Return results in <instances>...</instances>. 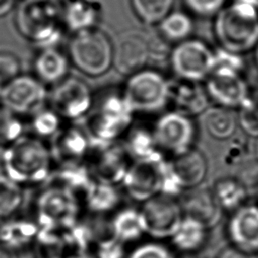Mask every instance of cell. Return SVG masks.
I'll return each instance as SVG.
<instances>
[{
	"label": "cell",
	"instance_id": "obj_7",
	"mask_svg": "<svg viewBox=\"0 0 258 258\" xmlns=\"http://www.w3.org/2000/svg\"><path fill=\"white\" fill-rule=\"evenodd\" d=\"M132 161L120 139L110 142L92 141L84 163L94 180L118 185L122 183Z\"/></svg>",
	"mask_w": 258,
	"mask_h": 258
},
{
	"label": "cell",
	"instance_id": "obj_50",
	"mask_svg": "<svg viewBox=\"0 0 258 258\" xmlns=\"http://www.w3.org/2000/svg\"><path fill=\"white\" fill-rule=\"evenodd\" d=\"M255 189H256V200H257L256 203H258V182H257V185H256Z\"/></svg>",
	"mask_w": 258,
	"mask_h": 258
},
{
	"label": "cell",
	"instance_id": "obj_49",
	"mask_svg": "<svg viewBox=\"0 0 258 258\" xmlns=\"http://www.w3.org/2000/svg\"><path fill=\"white\" fill-rule=\"evenodd\" d=\"M254 49H255V61H256V64L258 67V43H257V45Z\"/></svg>",
	"mask_w": 258,
	"mask_h": 258
},
{
	"label": "cell",
	"instance_id": "obj_40",
	"mask_svg": "<svg viewBox=\"0 0 258 258\" xmlns=\"http://www.w3.org/2000/svg\"><path fill=\"white\" fill-rule=\"evenodd\" d=\"M184 3L195 14L210 17L218 14L226 4V0H184Z\"/></svg>",
	"mask_w": 258,
	"mask_h": 258
},
{
	"label": "cell",
	"instance_id": "obj_9",
	"mask_svg": "<svg viewBox=\"0 0 258 258\" xmlns=\"http://www.w3.org/2000/svg\"><path fill=\"white\" fill-rule=\"evenodd\" d=\"M47 93L36 77L19 75L3 85L1 106L17 116L33 115L43 108Z\"/></svg>",
	"mask_w": 258,
	"mask_h": 258
},
{
	"label": "cell",
	"instance_id": "obj_21",
	"mask_svg": "<svg viewBox=\"0 0 258 258\" xmlns=\"http://www.w3.org/2000/svg\"><path fill=\"white\" fill-rule=\"evenodd\" d=\"M168 160L184 190L202 185L208 173V161L201 150L192 147Z\"/></svg>",
	"mask_w": 258,
	"mask_h": 258
},
{
	"label": "cell",
	"instance_id": "obj_42",
	"mask_svg": "<svg viewBox=\"0 0 258 258\" xmlns=\"http://www.w3.org/2000/svg\"><path fill=\"white\" fill-rule=\"evenodd\" d=\"M20 62L16 55L8 51H0V80L5 84L19 76Z\"/></svg>",
	"mask_w": 258,
	"mask_h": 258
},
{
	"label": "cell",
	"instance_id": "obj_17",
	"mask_svg": "<svg viewBox=\"0 0 258 258\" xmlns=\"http://www.w3.org/2000/svg\"><path fill=\"white\" fill-rule=\"evenodd\" d=\"M230 246L258 256V203H246L230 214L226 225Z\"/></svg>",
	"mask_w": 258,
	"mask_h": 258
},
{
	"label": "cell",
	"instance_id": "obj_18",
	"mask_svg": "<svg viewBox=\"0 0 258 258\" xmlns=\"http://www.w3.org/2000/svg\"><path fill=\"white\" fill-rule=\"evenodd\" d=\"M180 197L179 203L184 216L197 220L209 230L222 219L224 211L216 200L212 187L201 185L184 190Z\"/></svg>",
	"mask_w": 258,
	"mask_h": 258
},
{
	"label": "cell",
	"instance_id": "obj_27",
	"mask_svg": "<svg viewBox=\"0 0 258 258\" xmlns=\"http://www.w3.org/2000/svg\"><path fill=\"white\" fill-rule=\"evenodd\" d=\"M202 121L207 133L216 140H229L238 128L237 115L231 109L220 106L209 107L202 114Z\"/></svg>",
	"mask_w": 258,
	"mask_h": 258
},
{
	"label": "cell",
	"instance_id": "obj_43",
	"mask_svg": "<svg viewBox=\"0 0 258 258\" xmlns=\"http://www.w3.org/2000/svg\"><path fill=\"white\" fill-rule=\"evenodd\" d=\"M218 258H258V256L245 253L232 246H229L220 252Z\"/></svg>",
	"mask_w": 258,
	"mask_h": 258
},
{
	"label": "cell",
	"instance_id": "obj_44",
	"mask_svg": "<svg viewBox=\"0 0 258 258\" xmlns=\"http://www.w3.org/2000/svg\"><path fill=\"white\" fill-rule=\"evenodd\" d=\"M0 258H18L15 250L0 242Z\"/></svg>",
	"mask_w": 258,
	"mask_h": 258
},
{
	"label": "cell",
	"instance_id": "obj_6",
	"mask_svg": "<svg viewBox=\"0 0 258 258\" xmlns=\"http://www.w3.org/2000/svg\"><path fill=\"white\" fill-rule=\"evenodd\" d=\"M169 84L160 73L143 69L129 77L122 96L134 113L158 112L169 102Z\"/></svg>",
	"mask_w": 258,
	"mask_h": 258
},
{
	"label": "cell",
	"instance_id": "obj_36",
	"mask_svg": "<svg viewBox=\"0 0 258 258\" xmlns=\"http://www.w3.org/2000/svg\"><path fill=\"white\" fill-rule=\"evenodd\" d=\"M22 123L19 116L0 106V145H10L21 137Z\"/></svg>",
	"mask_w": 258,
	"mask_h": 258
},
{
	"label": "cell",
	"instance_id": "obj_45",
	"mask_svg": "<svg viewBox=\"0 0 258 258\" xmlns=\"http://www.w3.org/2000/svg\"><path fill=\"white\" fill-rule=\"evenodd\" d=\"M12 0H0V15L5 14L11 7Z\"/></svg>",
	"mask_w": 258,
	"mask_h": 258
},
{
	"label": "cell",
	"instance_id": "obj_26",
	"mask_svg": "<svg viewBox=\"0 0 258 258\" xmlns=\"http://www.w3.org/2000/svg\"><path fill=\"white\" fill-rule=\"evenodd\" d=\"M209 229L195 219L184 216L176 232L170 238L175 250L180 253H199L206 245Z\"/></svg>",
	"mask_w": 258,
	"mask_h": 258
},
{
	"label": "cell",
	"instance_id": "obj_12",
	"mask_svg": "<svg viewBox=\"0 0 258 258\" xmlns=\"http://www.w3.org/2000/svg\"><path fill=\"white\" fill-rule=\"evenodd\" d=\"M165 160L163 154L148 160H133L121 183L125 194L139 204L159 195Z\"/></svg>",
	"mask_w": 258,
	"mask_h": 258
},
{
	"label": "cell",
	"instance_id": "obj_22",
	"mask_svg": "<svg viewBox=\"0 0 258 258\" xmlns=\"http://www.w3.org/2000/svg\"><path fill=\"white\" fill-rule=\"evenodd\" d=\"M102 12L101 0H64L62 3L63 24L75 33L95 28Z\"/></svg>",
	"mask_w": 258,
	"mask_h": 258
},
{
	"label": "cell",
	"instance_id": "obj_30",
	"mask_svg": "<svg viewBox=\"0 0 258 258\" xmlns=\"http://www.w3.org/2000/svg\"><path fill=\"white\" fill-rule=\"evenodd\" d=\"M59 185L73 191L80 198L94 181L88 167L84 162L60 164L57 172Z\"/></svg>",
	"mask_w": 258,
	"mask_h": 258
},
{
	"label": "cell",
	"instance_id": "obj_29",
	"mask_svg": "<svg viewBox=\"0 0 258 258\" xmlns=\"http://www.w3.org/2000/svg\"><path fill=\"white\" fill-rule=\"evenodd\" d=\"M123 143L132 160H148L163 154L156 145L152 130L143 127L130 129Z\"/></svg>",
	"mask_w": 258,
	"mask_h": 258
},
{
	"label": "cell",
	"instance_id": "obj_33",
	"mask_svg": "<svg viewBox=\"0 0 258 258\" xmlns=\"http://www.w3.org/2000/svg\"><path fill=\"white\" fill-rule=\"evenodd\" d=\"M22 203V190L19 184L5 176L0 180V218L14 215Z\"/></svg>",
	"mask_w": 258,
	"mask_h": 258
},
{
	"label": "cell",
	"instance_id": "obj_32",
	"mask_svg": "<svg viewBox=\"0 0 258 258\" xmlns=\"http://www.w3.org/2000/svg\"><path fill=\"white\" fill-rule=\"evenodd\" d=\"M131 5L141 21L152 25L160 23L170 12L173 0H131Z\"/></svg>",
	"mask_w": 258,
	"mask_h": 258
},
{
	"label": "cell",
	"instance_id": "obj_1",
	"mask_svg": "<svg viewBox=\"0 0 258 258\" xmlns=\"http://www.w3.org/2000/svg\"><path fill=\"white\" fill-rule=\"evenodd\" d=\"M214 33L221 47L242 54L258 43V0H230L215 16Z\"/></svg>",
	"mask_w": 258,
	"mask_h": 258
},
{
	"label": "cell",
	"instance_id": "obj_51",
	"mask_svg": "<svg viewBox=\"0 0 258 258\" xmlns=\"http://www.w3.org/2000/svg\"><path fill=\"white\" fill-rule=\"evenodd\" d=\"M3 85H4V83L0 80V94H1V91H2V88H3Z\"/></svg>",
	"mask_w": 258,
	"mask_h": 258
},
{
	"label": "cell",
	"instance_id": "obj_37",
	"mask_svg": "<svg viewBox=\"0 0 258 258\" xmlns=\"http://www.w3.org/2000/svg\"><path fill=\"white\" fill-rule=\"evenodd\" d=\"M92 254L95 258H127L125 244L110 234L101 236L96 240Z\"/></svg>",
	"mask_w": 258,
	"mask_h": 258
},
{
	"label": "cell",
	"instance_id": "obj_31",
	"mask_svg": "<svg viewBox=\"0 0 258 258\" xmlns=\"http://www.w3.org/2000/svg\"><path fill=\"white\" fill-rule=\"evenodd\" d=\"M159 30L164 39L170 41L186 40L192 31L190 17L180 11L169 12L159 23Z\"/></svg>",
	"mask_w": 258,
	"mask_h": 258
},
{
	"label": "cell",
	"instance_id": "obj_5",
	"mask_svg": "<svg viewBox=\"0 0 258 258\" xmlns=\"http://www.w3.org/2000/svg\"><path fill=\"white\" fill-rule=\"evenodd\" d=\"M69 53L76 68L91 77L105 74L113 64V44L96 28L77 32L70 42Z\"/></svg>",
	"mask_w": 258,
	"mask_h": 258
},
{
	"label": "cell",
	"instance_id": "obj_15",
	"mask_svg": "<svg viewBox=\"0 0 258 258\" xmlns=\"http://www.w3.org/2000/svg\"><path fill=\"white\" fill-rule=\"evenodd\" d=\"M40 206L41 214L50 229H67L80 220L81 198L60 185L48 189L43 195Z\"/></svg>",
	"mask_w": 258,
	"mask_h": 258
},
{
	"label": "cell",
	"instance_id": "obj_25",
	"mask_svg": "<svg viewBox=\"0 0 258 258\" xmlns=\"http://www.w3.org/2000/svg\"><path fill=\"white\" fill-rule=\"evenodd\" d=\"M33 70L36 78L43 84L60 83L69 70L68 58L54 47L43 48L34 58Z\"/></svg>",
	"mask_w": 258,
	"mask_h": 258
},
{
	"label": "cell",
	"instance_id": "obj_13",
	"mask_svg": "<svg viewBox=\"0 0 258 258\" xmlns=\"http://www.w3.org/2000/svg\"><path fill=\"white\" fill-rule=\"evenodd\" d=\"M51 109L61 119H84L92 109L93 99L89 87L77 78H69L55 87L50 97Z\"/></svg>",
	"mask_w": 258,
	"mask_h": 258
},
{
	"label": "cell",
	"instance_id": "obj_28",
	"mask_svg": "<svg viewBox=\"0 0 258 258\" xmlns=\"http://www.w3.org/2000/svg\"><path fill=\"white\" fill-rule=\"evenodd\" d=\"M212 190L224 212L231 214L248 203V189L245 183L237 177L219 178L212 186Z\"/></svg>",
	"mask_w": 258,
	"mask_h": 258
},
{
	"label": "cell",
	"instance_id": "obj_20",
	"mask_svg": "<svg viewBox=\"0 0 258 258\" xmlns=\"http://www.w3.org/2000/svg\"><path fill=\"white\" fill-rule=\"evenodd\" d=\"M209 96L198 82L179 79L169 84V102L174 112L187 117L202 115L209 108Z\"/></svg>",
	"mask_w": 258,
	"mask_h": 258
},
{
	"label": "cell",
	"instance_id": "obj_8",
	"mask_svg": "<svg viewBox=\"0 0 258 258\" xmlns=\"http://www.w3.org/2000/svg\"><path fill=\"white\" fill-rule=\"evenodd\" d=\"M152 133L159 151L171 157L191 149L197 130L190 117L170 111L161 115L154 124Z\"/></svg>",
	"mask_w": 258,
	"mask_h": 258
},
{
	"label": "cell",
	"instance_id": "obj_11",
	"mask_svg": "<svg viewBox=\"0 0 258 258\" xmlns=\"http://www.w3.org/2000/svg\"><path fill=\"white\" fill-rule=\"evenodd\" d=\"M146 235L155 240L170 239L179 227L184 214L177 199L157 195L141 204Z\"/></svg>",
	"mask_w": 258,
	"mask_h": 258
},
{
	"label": "cell",
	"instance_id": "obj_48",
	"mask_svg": "<svg viewBox=\"0 0 258 258\" xmlns=\"http://www.w3.org/2000/svg\"><path fill=\"white\" fill-rule=\"evenodd\" d=\"M5 176H6V174H5V170H4L3 164H2V162H0V180L2 178H4Z\"/></svg>",
	"mask_w": 258,
	"mask_h": 258
},
{
	"label": "cell",
	"instance_id": "obj_34",
	"mask_svg": "<svg viewBox=\"0 0 258 258\" xmlns=\"http://www.w3.org/2000/svg\"><path fill=\"white\" fill-rule=\"evenodd\" d=\"M61 120L51 108H42L32 115L31 129L39 138H54L62 128Z\"/></svg>",
	"mask_w": 258,
	"mask_h": 258
},
{
	"label": "cell",
	"instance_id": "obj_46",
	"mask_svg": "<svg viewBox=\"0 0 258 258\" xmlns=\"http://www.w3.org/2000/svg\"><path fill=\"white\" fill-rule=\"evenodd\" d=\"M176 258H202L199 253H180L179 256H176Z\"/></svg>",
	"mask_w": 258,
	"mask_h": 258
},
{
	"label": "cell",
	"instance_id": "obj_19",
	"mask_svg": "<svg viewBox=\"0 0 258 258\" xmlns=\"http://www.w3.org/2000/svg\"><path fill=\"white\" fill-rule=\"evenodd\" d=\"M53 139L52 153L60 164L85 162L92 139L83 125L61 128Z\"/></svg>",
	"mask_w": 258,
	"mask_h": 258
},
{
	"label": "cell",
	"instance_id": "obj_35",
	"mask_svg": "<svg viewBox=\"0 0 258 258\" xmlns=\"http://www.w3.org/2000/svg\"><path fill=\"white\" fill-rule=\"evenodd\" d=\"M238 126L253 138L258 137V99L251 97L239 108Z\"/></svg>",
	"mask_w": 258,
	"mask_h": 258
},
{
	"label": "cell",
	"instance_id": "obj_3",
	"mask_svg": "<svg viewBox=\"0 0 258 258\" xmlns=\"http://www.w3.org/2000/svg\"><path fill=\"white\" fill-rule=\"evenodd\" d=\"M51 160V151L40 140L20 137L10 144L2 164L13 181L37 182L49 175Z\"/></svg>",
	"mask_w": 258,
	"mask_h": 258
},
{
	"label": "cell",
	"instance_id": "obj_2",
	"mask_svg": "<svg viewBox=\"0 0 258 258\" xmlns=\"http://www.w3.org/2000/svg\"><path fill=\"white\" fill-rule=\"evenodd\" d=\"M15 24L29 41L49 48L61 38L62 3L59 0H22L15 14Z\"/></svg>",
	"mask_w": 258,
	"mask_h": 258
},
{
	"label": "cell",
	"instance_id": "obj_14",
	"mask_svg": "<svg viewBox=\"0 0 258 258\" xmlns=\"http://www.w3.org/2000/svg\"><path fill=\"white\" fill-rule=\"evenodd\" d=\"M206 92L217 106L227 109L240 108L249 98V90L241 73L216 68L206 79Z\"/></svg>",
	"mask_w": 258,
	"mask_h": 258
},
{
	"label": "cell",
	"instance_id": "obj_10",
	"mask_svg": "<svg viewBox=\"0 0 258 258\" xmlns=\"http://www.w3.org/2000/svg\"><path fill=\"white\" fill-rule=\"evenodd\" d=\"M170 61L173 72L179 79L199 83L213 72L215 53L205 42L186 39L173 48Z\"/></svg>",
	"mask_w": 258,
	"mask_h": 258
},
{
	"label": "cell",
	"instance_id": "obj_39",
	"mask_svg": "<svg viewBox=\"0 0 258 258\" xmlns=\"http://www.w3.org/2000/svg\"><path fill=\"white\" fill-rule=\"evenodd\" d=\"M248 154V144L246 138L236 134L229 139V145L224 152L223 160L227 165H236L243 161Z\"/></svg>",
	"mask_w": 258,
	"mask_h": 258
},
{
	"label": "cell",
	"instance_id": "obj_38",
	"mask_svg": "<svg viewBox=\"0 0 258 258\" xmlns=\"http://www.w3.org/2000/svg\"><path fill=\"white\" fill-rule=\"evenodd\" d=\"M127 258H176L173 252L164 244L151 241L137 245Z\"/></svg>",
	"mask_w": 258,
	"mask_h": 258
},
{
	"label": "cell",
	"instance_id": "obj_47",
	"mask_svg": "<svg viewBox=\"0 0 258 258\" xmlns=\"http://www.w3.org/2000/svg\"><path fill=\"white\" fill-rule=\"evenodd\" d=\"M254 155L258 161V137L255 138V142H254Z\"/></svg>",
	"mask_w": 258,
	"mask_h": 258
},
{
	"label": "cell",
	"instance_id": "obj_4",
	"mask_svg": "<svg viewBox=\"0 0 258 258\" xmlns=\"http://www.w3.org/2000/svg\"><path fill=\"white\" fill-rule=\"evenodd\" d=\"M133 114L123 96L109 95L86 116L83 126L92 141H116L129 130Z\"/></svg>",
	"mask_w": 258,
	"mask_h": 258
},
{
	"label": "cell",
	"instance_id": "obj_41",
	"mask_svg": "<svg viewBox=\"0 0 258 258\" xmlns=\"http://www.w3.org/2000/svg\"><path fill=\"white\" fill-rule=\"evenodd\" d=\"M215 53V64L214 69L222 68L229 69L241 73L244 68V60L241 57V54L235 53L224 48H219L214 51Z\"/></svg>",
	"mask_w": 258,
	"mask_h": 258
},
{
	"label": "cell",
	"instance_id": "obj_24",
	"mask_svg": "<svg viewBox=\"0 0 258 258\" xmlns=\"http://www.w3.org/2000/svg\"><path fill=\"white\" fill-rule=\"evenodd\" d=\"M83 208L93 215L116 212L121 203L117 185L94 180L81 198Z\"/></svg>",
	"mask_w": 258,
	"mask_h": 258
},
{
	"label": "cell",
	"instance_id": "obj_16",
	"mask_svg": "<svg viewBox=\"0 0 258 258\" xmlns=\"http://www.w3.org/2000/svg\"><path fill=\"white\" fill-rule=\"evenodd\" d=\"M151 58L148 34L128 30L119 35L113 46V64L122 75H133L144 69Z\"/></svg>",
	"mask_w": 258,
	"mask_h": 258
},
{
	"label": "cell",
	"instance_id": "obj_23",
	"mask_svg": "<svg viewBox=\"0 0 258 258\" xmlns=\"http://www.w3.org/2000/svg\"><path fill=\"white\" fill-rule=\"evenodd\" d=\"M108 228L109 234L125 245L136 242L146 235V227L140 209L130 207L114 212Z\"/></svg>",
	"mask_w": 258,
	"mask_h": 258
}]
</instances>
